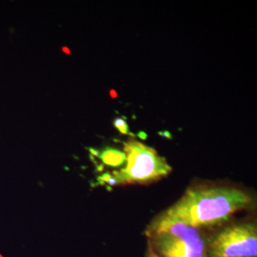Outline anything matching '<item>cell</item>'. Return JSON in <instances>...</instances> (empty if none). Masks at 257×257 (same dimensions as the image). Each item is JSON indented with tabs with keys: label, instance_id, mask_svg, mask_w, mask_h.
Masks as SVG:
<instances>
[{
	"label": "cell",
	"instance_id": "52a82bcc",
	"mask_svg": "<svg viewBox=\"0 0 257 257\" xmlns=\"http://www.w3.org/2000/svg\"><path fill=\"white\" fill-rule=\"evenodd\" d=\"M145 257H160L157 255L156 252L153 250V248H151V246L148 244L147 252H146V256Z\"/></svg>",
	"mask_w": 257,
	"mask_h": 257
},
{
	"label": "cell",
	"instance_id": "3957f363",
	"mask_svg": "<svg viewBox=\"0 0 257 257\" xmlns=\"http://www.w3.org/2000/svg\"><path fill=\"white\" fill-rule=\"evenodd\" d=\"M124 153L126 167L112 174L116 185L145 183L164 177L172 172L164 157L158 156L155 149L137 140L124 143Z\"/></svg>",
	"mask_w": 257,
	"mask_h": 257
},
{
	"label": "cell",
	"instance_id": "5b68a950",
	"mask_svg": "<svg viewBox=\"0 0 257 257\" xmlns=\"http://www.w3.org/2000/svg\"><path fill=\"white\" fill-rule=\"evenodd\" d=\"M105 165L119 167L126 161L125 153L114 148H106L98 155Z\"/></svg>",
	"mask_w": 257,
	"mask_h": 257
},
{
	"label": "cell",
	"instance_id": "6da1fadb",
	"mask_svg": "<svg viewBox=\"0 0 257 257\" xmlns=\"http://www.w3.org/2000/svg\"><path fill=\"white\" fill-rule=\"evenodd\" d=\"M251 204L250 195L237 188H191L177 202L154 219L148 230L175 222L201 230L211 228L228 222L232 214L248 209Z\"/></svg>",
	"mask_w": 257,
	"mask_h": 257
},
{
	"label": "cell",
	"instance_id": "9c48e42d",
	"mask_svg": "<svg viewBox=\"0 0 257 257\" xmlns=\"http://www.w3.org/2000/svg\"><path fill=\"white\" fill-rule=\"evenodd\" d=\"M62 50H63V52H65L66 54H71V52H70V50L68 49V48H66V47H64V48H62Z\"/></svg>",
	"mask_w": 257,
	"mask_h": 257
},
{
	"label": "cell",
	"instance_id": "7a4b0ae2",
	"mask_svg": "<svg viewBox=\"0 0 257 257\" xmlns=\"http://www.w3.org/2000/svg\"><path fill=\"white\" fill-rule=\"evenodd\" d=\"M148 244L160 257H209V241L201 229L171 223L147 230Z\"/></svg>",
	"mask_w": 257,
	"mask_h": 257
},
{
	"label": "cell",
	"instance_id": "277c9868",
	"mask_svg": "<svg viewBox=\"0 0 257 257\" xmlns=\"http://www.w3.org/2000/svg\"><path fill=\"white\" fill-rule=\"evenodd\" d=\"M208 256L256 257V225L241 222L223 228L210 237Z\"/></svg>",
	"mask_w": 257,
	"mask_h": 257
},
{
	"label": "cell",
	"instance_id": "8992f818",
	"mask_svg": "<svg viewBox=\"0 0 257 257\" xmlns=\"http://www.w3.org/2000/svg\"><path fill=\"white\" fill-rule=\"evenodd\" d=\"M113 126L117 128L122 135H128V126L125 119H123L121 117H116L115 119L113 120Z\"/></svg>",
	"mask_w": 257,
	"mask_h": 257
},
{
	"label": "cell",
	"instance_id": "ba28073f",
	"mask_svg": "<svg viewBox=\"0 0 257 257\" xmlns=\"http://www.w3.org/2000/svg\"><path fill=\"white\" fill-rule=\"evenodd\" d=\"M160 135H161V136H164V137H167V138H172V137H171V135H170V133H168V132H165V133H163V134L161 133Z\"/></svg>",
	"mask_w": 257,
	"mask_h": 257
}]
</instances>
